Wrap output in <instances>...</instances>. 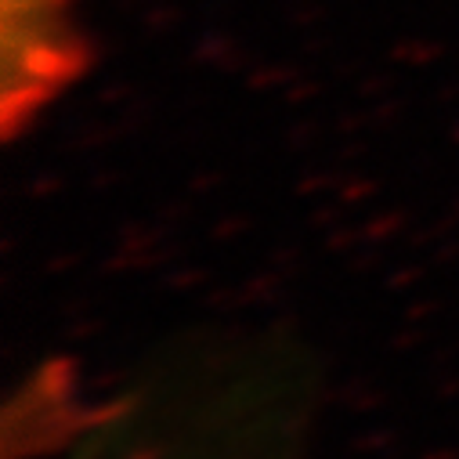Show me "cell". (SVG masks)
Returning a JSON list of instances; mask_svg holds the SVG:
<instances>
[{
    "label": "cell",
    "instance_id": "obj_1",
    "mask_svg": "<svg viewBox=\"0 0 459 459\" xmlns=\"http://www.w3.org/2000/svg\"><path fill=\"white\" fill-rule=\"evenodd\" d=\"M8 124L19 108H40L83 62L69 26V0H4Z\"/></svg>",
    "mask_w": 459,
    "mask_h": 459
}]
</instances>
